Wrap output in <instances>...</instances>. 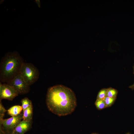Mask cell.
I'll return each mask as SVG.
<instances>
[{
	"label": "cell",
	"mask_w": 134,
	"mask_h": 134,
	"mask_svg": "<svg viewBox=\"0 0 134 134\" xmlns=\"http://www.w3.org/2000/svg\"><path fill=\"white\" fill-rule=\"evenodd\" d=\"M46 102L48 110L59 116L71 114L77 106L76 99L74 92L70 88L61 85L48 89Z\"/></svg>",
	"instance_id": "1"
},
{
	"label": "cell",
	"mask_w": 134,
	"mask_h": 134,
	"mask_svg": "<svg viewBox=\"0 0 134 134\" xmlns=\"http://www.w3.org/2000/svg\"><path fill=\"white\" fill-rule=\"evenodd\" d=\"M24 60L17 51L6 53L0 63V81L7 83L20 74Z\"/></svg>",
	"instance_id": "2"
},
{
	"label": "cell",
	"mask_w": 134,
	"mask_h": 134,
	"mask_svg": "<svg viewBox=\"0 0 134 134\" xmlns=\"http://www.w3.org/2000/svg\"><path fill=\"white\" fill-rule=\"evenodd\" d=\"M39 73L38 69L33 64L25 62L22 66L20 72L23 79L30 86L37 80Z\"/></svg>",
	"instance_id": "3"
},
{
	"label": "cell",
	"mask_w": 134,
	"mask_h": 134,
	"mask_svg": "<svg viewBox=\"0 0 134 134\" xmlns=\"http://www.w3.org/2000/svg\"><path fill=\"white\" fill-rule=\"evenodd\" d=\"M6 83L12 86L19 95L27 94L30 90V86L24 81L20 74Z\"/></svg>",
	"instance_id": "4"
},
{
	"label": "cell",
	"mask_w": 134,
	"mask_h": 134,
	"mask_svg": "<svg viewBox=\"0 0 134 134\" xmlns=\"http://www.w3.org/2000/svg\"><path fill=\"white\" fill-rule=\"evenodd\" d=\"M23 113L19 115L0 121V125H1L4 132L14 130V129L23 119Z\"/></svg>",
	"instance_id": "5"
},
{
	"label": "cell",
	"mask_w": 134,
	"mask_h": 134,
	"mask_svg": "<svg viewBox=\"0 0 134 134\" xmlns=\"http://www.w3.org/2000/svg\"><path fill=\"white\" fill-rule=\"evenodd\" d=\"M19 95L11 86L6 83L0 84V100L5 99L12 101Z\"/></svg>",
	"instance_id": "6"
},
{
	"label": "cell",
	"mask_w": 134,
	"mask_h": 134,
	"mask_svg": "<svg viewBox=\"0 0 134 134\" xmlns=\"http://www.w3.org/2000/svg\"><path fill=\"white\" fill-rule=\"evenodd\" d=\"M32 124V120L27 121L23 120L18 124L14 130L19 134H24L31 129Z\"/></svg>",
	"instance_id": "7"
},
{
	"label": "cell",
	"mask_w": 134,
	"mask_h": 134,
	"mask_svg": "<svg viewBox=\"0 0 134 134\" xmlns=\"http://www.w3.org/2000/svg\"><path fill=\"white\" fill-rule=\"evenodd\" d=\"M23 110L22 106L15 105L12 106L7 111L8 115L12 116H17L21 113Z\"/></svg>",
	"instance_id": "8"
},
{
	"label": "cell",
	"mask_w": 134,
	"mask_h": 134,
	"mask_svg": "<svg viewBox=\"0 0 134 134\" xmlns=\"http://www.w3.org/2000/svg\"><path fill=\"white\" fill-rule=\"evenodd\" d=\"M23 111V120L27 121H30L32 120L33 114L32 104Z\"/></svg>",
	"instance_id": "9"
},
{
	"label": "cell",
	"mask_w": 134,
	"mask_h": 134,
	"mask_svg": "<svg viewBox=\"0 0 134 134\" xmlns=\"http://www.w3.org/2000/svg\"><path fill=\"white\" fill-rule=\"evenodd\" d=\"M118 93V91L117 90L109 87L107 88L106 97L116 98Z\"/></svg>",
	"instance_id": "10"
},
{
	"label": "cell",
	"mask_w": 134,
	"mask_h": 134,
	"mask_svg": "<svg viewBox=\"0 0 134 134\" xmlns=\"http://www.w3.org/2000/svg\"><path fill=\"white\" fill-rule=\"evenodd\" d=\"M23 111L29 107L32 104L31 100L28 98L25 97L21 100Z\"/></svg>",
	"instance_id": "11"
},
{
	"label": "cell",
	"mask_w": 134,
	"mask_h": 134,
	"mask_svg": "<svg viewBox=\"0 0 134 134\" xmlns=\"http://www.w3.org/2000/svg\"><path fill=\"white\" fill-rule=\"evenodd\" d=\"M95 105L97 108L99 110H101L106 107L103 100L96 99L95 102Z\"/></svg>",
	"instance_id": "12"
},
{
	"label": "cell",
	"mask_w": 134,
	"mask_h": 134,
	"mask_svg": "<svg viewBox=\"0 0 134 134\" xmlns=\"http://www.w3.org/2000/svg\"><path fill=\"white\" fill-rule=\"evenodd\" d=\"M116 98L106 97L103 99L106 107L111 106L114 103Z\"/></svg>",
	"instance_id": "13"
},
{
	"label": "cell",
	"mask_w": 134,
	"mask_h": 134,
	"mask_svg": "<svg viewBox=\"0 0 134 134\" xmlns=\"http://www.w3.org/2000/svg\"><path fill=\"white\" fill-rule=\"evenodd\" d=\"M107 90V88H103L100 90L98 94L97 99L103 100L106 97Z\"/></svg>",
	"instance_id": "14"
},
{
	"label": "cell",
	"mask_w": 134,
	"mask_h": 134,
	"mask_svg": "<svg viewBox=\"0 0 134 134\" xmlns=\"http://www.w3.org/2000/svg\"><path fill=\"white\" fill-rule=\"evenodd\" d=\"M7 111L3 105L1 100H0V121L3 119V117L5 112Z\"/></svg>",
	"instance_id": "15"
},
{
	"label": "cell",
	"mask_w": 134,
	"mask_h": 134,
	"mask_svg": "<svg viewBox=\"0 0 134 134\" xmlns=\"http://www.w3.org/2000/svg\"><path fill=\"white\" fill-rule=\"evenodd\" d=\"M5 134H19L18 133L15 131L14 130L10 131L4 132Z\"/></svg>",
	"instance_id": "16"
},
{
	"label": "cell",
	"mask_w": 134,
	"mask_h": 134,
	"mask_svg": "<svg viewBox=\"0 0 134 134\" xmlns=\"http://www.w3.org/2000/svg\"><path fill=\"white\" fill-rule=\"evenodd\" d=\"M133 70H134V72H133V73L134 74V66H133ZM129 88L131 89L132 90H134V83L132 85H131L129 87Z\"/></svg>",
	"instance_id": "17"
},
{
	"label": "cell",
	"mask_w": 134,
	"mask_h": 134,
	"mask_svg": "<svg viewBox=\"0 0 134 134\" xmlns=\"http://www.w3.org/2000/svg\"><path fill=\"white\" fill-rule=\"evenodd\" d=\"M0 134H5V133L1 125H0Z\"/></svg>",
	"instance_id": "18"
},
{
	"label": "cell",
	"mask_w": 134,
	"mask_h": 134,
	"mask_svg": "<svg viewBox=\"0 0 134 134\" xmlns=\"http://www.w3.org/2000/svg\"><path fill=\"white\" fill-rule=\"evenodd\" d=\"M36 3L38 5V7H40V3L39 0H35Z\"/></svg>",
	"instance_id": "19"
},
{
	"label": "cell",
	"mask_w": 134,
	"mask_h": 134,
	"mask_svg": "<svg viewBox=\"0 0 134 134\" xmlns=\"http://www.w3.org/2000/svg\"><path fill=\"white\" fill-rule=\"evenodd\" d=\"M126 134H131L130 133H126Z\"/></svg>",
	"instance_id": "20"
},
{
	"label": "cell",
	"mask_w": 134,
	"mask_h": 134,
	"mask_svg": "<svg viewBox=\"0 0 134 134\" xmlns=\"http://www.w3.org/2000/svg\"><path fill=\"white\" fill-rule=\"evenodd\" d=\"M96 134V133H93V134Z\"/></svg>",
	"instance_id": "21"
}]
</instances>
